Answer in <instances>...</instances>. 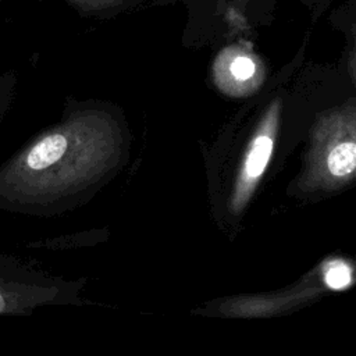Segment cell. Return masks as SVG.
I'll return each instance as SVG.
<instances>
[{
  "label": "cell",
  "instance_id": "6da1fadb",
  "mask_svg": "<svg viewBox=\"0 0 356 356\" xmlns=\"http://www.w3.org/2000/svg\"><path fill=\"white\" fill-rule=\"evenodd\" d=\"M325 168L335 178L356 172V139H339L325 153Z\"/></svg>",
  "mask_w": 356,
  "mask_h": 356
},
{
  "label": "cell",
  "instance_id": "7a4b0ae2",
  "mask_svg": "<svg viewBox=\"0 0 356 356\" xmlns=\"http://www.w3.org/2000/svg\"><path fill=\"white\" fill-rule=\"evenodd\" d=\"M67 150V140L61 134H53L36 143L26 157V164L32 170H43L57 163Z\"/></svg>",
  "mask_w": 356,
  "mask_h": 356
},
{
  "label": "cell",
  "instance_id": "3957f363",
  "mask_svg": "<svg viewBox=\"0 0 356 356\" xmlns=\"http://www.w3.org/2000/svg\"><path fill=\"white\" fill-rule=\"evenodd\" d=\"M273 152V136L270 132L264 131L259 135L248 153V159L245 163V174L248 181L257 179L266 170V165L270 160Z\"/></svg>",
  "mask_w": 356,
  "mask_h": 356
},
{
  "label": "cell",
  "instance_id": "277c9868",
  "mask_svg": "<svg viewBox=\"0 0 356 356\" xmlns=\"http://www.w3.org/2000/svg\"><path fill=\"white\" fill-rule=\"evenodd\" d=\"M349 280H350V273L348 267L342 263L332 264L325 273V282L328 284V286L334 289L343 288L345 285H348Z\"/></svg>",
  "mask_w": 356,
  "mask_h": 356
},
{
  "label": "cell",
  "instance_id": "5b68a950",
  "mask_svg": "<svg viewBox=\"0 0 356 356\" xmlns=\"http://www.w3.org/2000/svg\"><path fill=\"white\" fill-rule=\"evenodd\" d=\"M229 70H231V74L239 79V81H245V79H249L254 75V71H256V65L249 58V57H245V56H238L232 60L231 65H229Z\"/></svg>",
  "mask_w": 356,
  "mask_h": 356
},
{
  "label": "cell",
  "instance_id": "8992f818",
  "mask_svg": "<svg viewBox=\"0 0 356 356\" xmlns=\"http://www.w3.org/2000/svg\"><path fill=\"white\" fill-rule=\"evenodd\" d=\"M75 3H79V4H83V6H110V4H114L117 3L118 0H72Z\"/></svg>",
  "mask_w": 356,
  "mask_h": 356
},
{
  "label": "cell",
  "instance_id": "52a82bcc",
  "mask_svg": "<svg viewBox=\"0 0 356 356\" xmlns=\"http://www.w3.org/2000/svg\"><path fill=\"white\" fill-rule=\"evenodd\" d=\"M4 306H6V303H4V298L0 295V312H3Z\"/></svg>",
  "mask_w": 356,
  "mask_h": 356
}]
</instances>
